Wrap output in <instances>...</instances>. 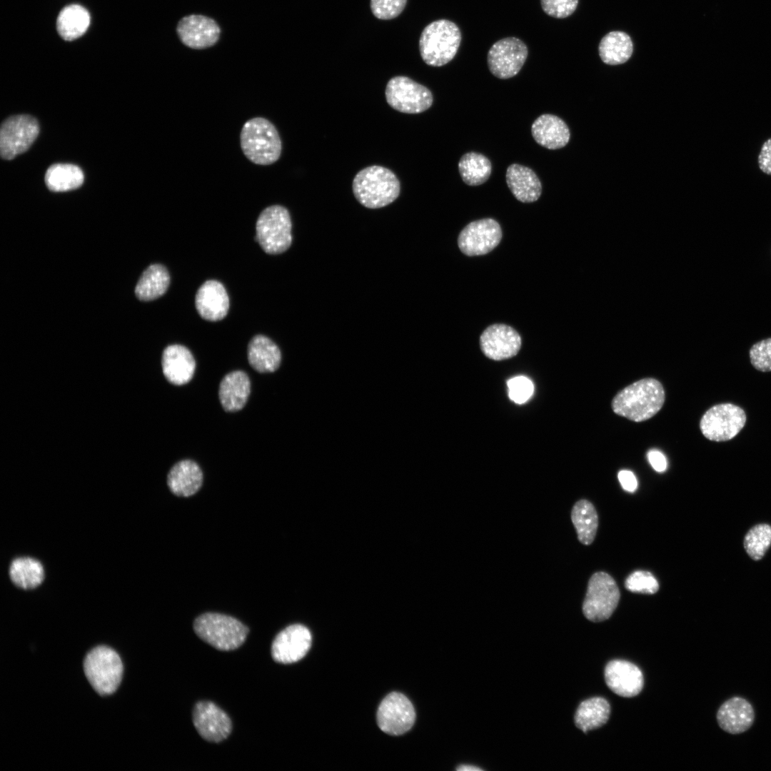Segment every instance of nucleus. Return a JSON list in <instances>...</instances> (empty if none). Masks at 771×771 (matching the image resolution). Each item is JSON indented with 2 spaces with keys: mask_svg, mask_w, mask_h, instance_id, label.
Returning a JSON list of instances; mask_svg holds the SVG:
<instances>
[{
  "mask_svg": "<svg viewBox=\"0 0 771 771\" xmlns=\"http://www.w3.org/2000/svg\"><path fill=\"white\" fill-rule=\"evenodd\" d=\"M752 366L761 372L771 371V338L754 343L749 351Z\"/></svg>",
  "mask_w": 771,
  "mask_h": 771,
  "instance_id": "obj_38",
  "label": "nucleus"
},
{
  "mask_svg": "<svg viewBox=\"0 0 771 771\" xmlns=\"http://www.w3.org/2000/svg\"><path fill=\"white\" fill-rule=\"evenodd\" d=\"M531 133L537 143L551 150L565 146L570 137L564 121L550 114H542L534 121Z\"/></svg>",
  "mask_w": 771,
  "mask_h": 771,
  "instance_id": "obj_23",
  "label": "nucleus"
},
{
  "mask_svg": "<svg viewBox=\"0 0 771 771\" xmlns=\"http://www.w3.org/2000/svg\"><path fill=\"white\" fill-rule=\"evenodd\" d=\"M502 230L493 218H483L468 223L460 231L458 244L460 251L468 256L485 255L500 242Z\"/></svg>",
  "mask_w": 771,
  "mask_h": 771,
  "instance_id": "obj_13",
  "label": "nucleus"
},
{
  "mask_svg": "<svg viewBox=\"0 0 771 771\" xmlns=\"http://www.w3.org/2000/svg\"><path fill=\"white\" fill-rule=\"evenodd\" d=\"M169 283L170 276L167 269L161 264H152L142 273L136 284L135 293L141 301H152L163 295Z\"/></svg>",
  "mask_w": 771,
  "mask_h": 771,
  "instance_id": "obj_30",
  "label": "nucleus"
},
{
  "mask_svg": "<svg viewBox=\"0 0 771 771\" xmlns=\"http://www.w3.org/2000/svg\"><path fill=\"white\" fill-rule=\"evenodd\" d=\"M528 54V47L522 40L513 36L506 37L494 43L489 49L488 66L495 77L510 79L520 71Z\"/></svg>",
  "mask_w": 771,
  "mask_h": 771,
  "instance_id": "obj_12",
  "label": "nucleus"
},
{
  "mask_svg": "<svg viewBox=\"0 0 771 771\" xmlns=\"http://www.w3.org/2000/svg\"><path fill=\"white\" fill-rule=\"evenodd\" d=\"M507 385L509 398L518 404L525 403L533 393V384L525 376H520L512 378L508 381Z\"/></svg>",
  "mask_w": 771,
  "mask_h": 771,
  "instance_id": "obj_40",
  "label": "nucleus"
},
{
  "mask_svg": "<svg viewBox=\"0 0 771 771\" xmlns=\"http://www.w3.org/2000/svg\"><path fill=\"white\" fill-rule=\"evenodd\" d=\"M610 713L608 702L600 697H592L582 702L575 715V725L587 733L605 724Z\"/></svg>",
  "mask_w": 771,
  "mask_h": 771,
  "instance_id": "obj_31",
  "label": "nucleus"
},
{
  "mask_svg": "<svg viewBox=\"0 0 771 771\" xmlns=\"http://www.w3.org/2000/svg\"><path fill=\"white\" fill-rule=\"evenodd\" d=\"M406 3L407 0H371V9L377 19L390 20L402 13Z\"/></svg>",
  "mask_w": 771,
  "mask_h": 771,
  "instance_id": "obj_39",
  "label": "nucleus"
},
{
  "mask_svg": "<svg viewBox=\"0 0 771 771\" xmlns=\"http://www.w3.org/2000/svg\"><path fill=\"white\" fill-rule=\"evenodd\" d=\"M458 170L462 180L468 186H479L490 177L492 166L490 160L477 152L463 154L458 162Z\"/></svg>",
  "mask_w": 771,
  "mask_h": 771,
  "instance_id": "obj_35",
  "label": "nucleus"
},
{
  "mask_svg": "<svg viewBox=\"0 0 771 771\" xmlns=\"http://www.w3.org/2000/svg\"><path fill=\"white\" fill-rule=\"evenodd\" d=\"M89 24V13L78 4H71L64 8L59 14L56 23L59 34L66 41L82 36Z\"/></svg>",
  "mask_w": 771,
  "mask_h": 771,
  "instance_id": "obj_32",
  "label": "nucleus"
},
{
  "mask_svg": "<svg viewBox=\"0 0 771 771\" xmlns=\"http://www.w3.org/2000/svg\"><path fill=\"white\" fill-rule=\"evenodd\" d=\"M250 392L251 382L248 375L242 371H232L220 383L219 400L226 411H238L246 405Z\"/></svg>",
  "mask_w": 771,
  "mask_h": 771,
  "instance_id": "obj_25",
  "label": "nucleus"
},
{
  "mask_svg": "<svg viewBox=\"0 0 771 771\" xmlns=\"http://www.w3.org/2000/svg\"><path fill=\"white\" fill-rule=\"evenodd\" d=\"M195 305L201 318L210 321H217L227 315L229 298L221 283L208 280L198 289Z\"/></svg>",
  "mask_w": 771,
  "mask_h": 771,
  "instance_id": "obj_20",
  "label": "nucleus"
},
{
  "mask_svg": "<svg viewBox=\"0 0 771 771\" xmlns=\"http://www.w3.org/2000/svg\"><path fill=\"white\" fill-rule=\"evenodd\" d=\"M480 346L483 354L493 361L514 357L521 347V338L513 327L495 323L488 326L480 335Z\"/></svg>",
  "mask_w": 771,
  "mask_h": 771,
  "instance_id": "obj_18",
  "label": "nucleus"
},
{
  "mask_svg": "<svg viewBox=\"0 0 771 771\" xmlns=\"http://www.w3.org/2000/svg\"><path fill=\"white\" fill-rule=\"evenodd\" d=\"M743 546L750 558L761 560L771 546V525L760 523L752 526L744 537Z\"/></svg>",
  "mask_w": 771,
  "mask_h": 771,
  "instance_id": "obj_36",
  "label": "nucleus"
},
{
  "mask_svg": "<svg viewBox=\"0 0 771 771\" xmlns=\"http://www.w3.org/2000/svg\"><path fill=\"white\" fill-rule=\"evenodd\" d=\"M456 770H459V771H478V770H482V769H480L478 767H475V766H473V765H460L458 767H457Z\"/></svg>",
  "mask_w": 771,
  "mask_h": 771,
  "instance_id": "obj_45",
  "label": "nucleus"
},
{
  "mask_svg": "<svg viewBox=\"0 0 771 771\" xmlns=\"http://www.w3.org/2000/svg\"><path fill=\"white\" fill-rule=\"evenodd\" d=\"M608 687L616 695L624 697L638 695L643 687L644 679L640 668L621 660L609 662L605 668Z\"/></svg>",
  "mask_w": 771,
  "mask_h": 771,
  "instance_id": "obj_19",
  "label": "nucleus"
},
{
  "mask_svg": "<svg viewBox=\"0 0 771 771\" xmlns=\"http://www.w3.org/2000/svg\"><path fill=\"white\" fill-rule=\"evenodd\" d=\"M176 32L185 46L193 49H204L217 43L221 29L214 19L203 15L191 14L179 20Z\"/></svg>",
  "mask_w": 771,
  "mask_h": 771,
  "instance_id": "obj_17",
  "label": "nucleus"
},
{
  "mask_svg": "<svg viewBox=\"0 0 771 771\" xmlns=\"http://www.w3.org/2000/svg\"><path fill=\"white\" fill-rule=\"evenodd\" d=\"M291 219L288 211L280 205L263 209L256 221V240L268 254H279L291 245Z\"/></svg>",
  "mask_w": 771,
  "mask_h": 771,
  "instance_id": "obj_7",
  "label": "nucleus"
},
{
  "mask_svg": "<svg viewBox=\"0 0 771 771\" xmlns=\"http://www.w3.org/2000/svg\"><path fill=\"white\" fill-rule=\"evenodd\" d=\"M247 353L249 364L259 373L273 372L280 366L281 351L265 336H255L248 343Z\"/></svg>",
  "mask_w": 771,
  "mask_h": 771,
  "instance_id": "obj_27",
  "label": "nucleus"
},
{
  "mask_svg": "<svg viewBox=\"0 0 771 771\" xmlns=\"http://www.w3.org/2000/svg\"><path fill=\"white\" fill-rule=\"evenodd\" d=\"M505 178L508 188L518 201L532 203L540 198L541 182L531 168L513 163L507 168Z\"/></svg>",
  "mask_w": 771,
  "mask_h": 771,
  "instance_id": "obj_24",
  "label": "nucleus"
},
{
  "mask_svg": "<svg viewBox=\"0 0 771 771\" xmlns=\"http://www.w3.org/2000/svg\"><path fill=\"white\" fill-rule=\"evenodd\" d=\"M543 11L550 16L564 19L574 13L578 0H540Z\"/></svg>",
  "mask_w": 771,
  "mask_h": 771,
  "instance_id": "obj_41",
  "label": "nucleus"
},
{
  "mask_svg": "<svg viewBox=\"0 0 771 771\" xmlns=\"http://www.w3.org/2000/svg\"><path fill=\"white\" fill-rule=\"evenodd\" d=\"M312 637L309 630L294 624L281 631L271 645V656L279 663L290 664L302 659L309 650Z\"/></svg>",
  "mask_w": 771,
  "mask_h": 771,
  "instance_id": "obj_16",
  "label": "nucleus"
},
{
  "mask_svg": "<svg viewBox=\"0 0 771 771\" xmlns=\"http://www.w3.org/2000/svg\"><path fill=\"white\" fill-rule=\"evenodd\" d=\"M240 143L245 156L252 163L267 166L278 160L282 144L275 126L263 117L248 120L243 126Z\"/></svg>",
  "mask_w": 771,
  "mask_h": 771,
  "instance_id": "obj_3",
  "label": "nucleus"
},
{
  "mask_svg": "<svg viewBox=\"0 0 771 771\" xmlns=\"http://www.w3.org/2000/svg\"><path fill=\"white\" fill-rule=\"evenodd\" d=\"M648 460L652 467L657 472H663L667 468V460L665 455L656 450H650L647 453Z\"/></svg>",
  "mask_w": 771,
  "mask_h": 771,
  "instance_id": "obj_44",
  "label": "nucleus"
},
{
  "mask_svg": "<svg viewBox=\"0 0 771 771\" xmlns=\"http://www.w3.org/2000/svg\"><path fill=\"white\" fill-rule=\"evenodd\" d=\"M665 399L661 383L655 378L639 380L619 391L611 407L615 413L635 422L653 417L662 408Z\"/></svg>",
  "mask_w": 771,
  "mask_h": 771,
  "instance_id": "obj_1",
  "label": "nucleus"
},
{
  "mask_svg": "<svg viewBox=\"0 0 771 771\" xmlns=\"http://www.w3.org/2000/svg\"><path fill=\"white\" fill-rule=\"evenodd\" d=\"M203 483V473L198 465L191 460L176 463L167 476L171 491L178 496L188 497L195 494Z\"/></svg>",
  "mask_w": 771,
  "mask_h": 771,
  "instance_id": "obj_26",
  "label": "nucleus"
},
{
  "mask_svg": "<svg viewBox=\"0 0 771 771\" xmlns=\"http://www.w3.org/2000/svg\"><path fill=\"white\" fill-rule=\"evenodd\" d=\"M571 519L579 541L583 545H590L598 526V514L593 505L587 500H578L573 507Z\"/></svg>",
  "mask_w": 771,
  "mask_h": 771,
  "instance_id": "obj_33",
  "label": "nucleus"
},
{
  "mask_svg": "<svg viewBox=\"0 0 771 771\" xmlns=\"http://www.w3.org/2000/svg\"><path fill=\"white\" fill-rule=\"evenodd\" d=\"M192 720L200 736L211 742L224 740L232 730L228 715L210 701H200L195 705Z\"/></svg>",
  "mask_w": 771,
  "mask_h": 771,
  "instance_id": "obj_15",
  "label": "nucleus"
},
{
  "mask_svg": "<svg viewBox=\"0 0 771 771\" xmlns=\"http://www.w3.org/2000/svg\"><path fill=\"white\" fill-rule=\"evenodd\" d=\"M385 95L390 107L404 114L422 113L433 101V94L427 87L404 76L391 78L387 83Z\"/></svg>",
  "mask_w": 771,
  "mask_h": 771,
  "instance_id": "obj_10",
  "label": "nucleus"
},
{
  "mask_svg": "<svg viewBox=\"0 0 771 771\" xmlns=\"http://www.w3.org/2000/svg\"><path fill=\"white\" fill-rule=\"evenodd\" d=\"M461 39L460 30L454 22L443 19L430 23L419 39L422 59L430 66L445 65L456 55Z\"/></svg>",
  "mask_w": 771,
  "mask_h": 771,
  "instance_id": "obj_4",
  "label": "nucleus"
},
{
  "mask_svg": "<svg viewBox=\"0 0 771 771\" xmlns=\"http://www.w3.org/2000/svg\"><path fill=\"white\" fill-rule=\"evenodd\" d=\"M601 60L608 65H618L626 62L633 52V44L630 36L622 31H613L605 34L598 46Z\"/></svg>",
  "mask_w": 771,
  "mask_h": 771,
  "instance_id": "obj_28",
  "label": "nucleus"
},
{
  "mask_svg": "<svg viewBox=\"0 0 771 771\" xmlns=\"http://www.w3.org/2000/svg\"><path fill=\"white\" fill-rule=\"evenodd\" d=\"M415 712L411 702L404 695L393 692L381 702L377 712L380 729L389 735H400L414 724Z\"/></svg>",
  "mask_w": 771,
  "mask_h": 771,
  "instance_id": "obj_14",
  "label": "nucleus"
},
{
  "mask_svg": "<svg viewBox=\"0 0 771 771\" xmlns=\"http://www.w3.org/2000/svg\"><path fill=\"white\" fill-rule=\"evenodd\" d=\"M720 727L727 733L745 732L752 725L755 711L751 703L741 697H733L723 702L717 712Z\"/></svg>",
  "mask_w": 771,
  "mask_h": 771,
  "instance_id": "obj_21",
  "label": "nucleus"
},
{
  "mask_svg": "<svg viewBox=\"0 0 771 771\" xmlns=\"http://www.w3.org/2000/svg\"><path fill=\"white\" fill-rule=\"evenodd\" d=\"M352 188L357 201L368 208H379L390 204L400 191L396 175L391 170L377 165L358 171L353 178Z\"/></svg>",
  "mask_w": 771,
  "mask_h": 771,
  "instance_id": "obj_2",
  "label": "nucleus"
},
{
  "mask_svg": "<svg viewBox=\"0 0 771 771\" xmlns=\"http://www.w3.org/2000/svg\"><path fill=\"white\" fill-rule=\"evenodd\" d=\"M84 179L81 169L73 164L51 165L45 174L48 188L54 192L67 191L80 187Z\"/></svg>",
  "mask_w": 771,
  "mask_h": 771,
  "instance_id": "obj_34",
  "label": "nucleus"
},
{
  "mask_svg": "<svg viewBox=\"0 0 771 771\" xmlns=\"http://www.w3.org/2000/svg\"><path fill=\"white\" fill-rule=\"evenodd\" d=\"M625 588L633 593L654 594L659 590V584L653 575L645 570H636L625 581Z\"/></svg>",
  "mask_w": 771,
  "mask_h": 771,
  "instance_id": "obj_37",
  "label": "nucleus"
},
{
  "mask_svg": "<svg viewBox=\"0 0 771 771\" xmlns=\"http://www.w3.org/2000/svg\"><path fill=\"white\" fill-rule=\"evenodd\" d=\"M747 420L745 410L735 404L724 403L710 408L702 416L700 429L708 440L725 442L735 438Z\"/></svg>",
  "mask_w": 771,
  "mask_h": 771,
  "instance_id": "obj_8",
  "label": "nucleus"
},
{
  "mask_svg": "<svg viewBox=\"0 0 771 771\" xmlns=\"http://www.w3.org/2000/svg\"><path fill=\"white\" fill-rule=\"evenodd\" d=\"M9 575L16 587L29 590L40 585L44 580L45 573L39 560L31 557H19L11 561Z\"/></svg>",
  "mask_w": 771,
  "mask_h": 771,
  "instance_id": "obj_29",
  "label": "nucleus"
},
{
  "mask_svg": "<svg viewBox=\"0 0 771 771\" xmlns=\"http://www.w3.org/2000/svg\"><path fill=\"white\" fill-rule=\"evenodd\" d=\"M39 133V124L31 116L21 114L8 118L0 129L1 157L11 160L25 152L36 140Z\"/></svg>",
  "mask_w": 771,
  "mask_h": 771,
  "instance_id": "obj_11",
  "label": "nucleus"
},
{
  "mask_svg": "<svg viewBox=\"0 0 771 771\" xmlns=\"http://www.w3.org/2000/svg\"><path fill=\"white\" fill-rule=\"evenodd\" d=\"M757 161L760 169L764 173L771 176V138L763 143Z\"/></svg>",
  "mask_w": 771,
  "mask_h": 771,
  "instance_id": "obj_42",
  "label": "nucleus"
},
{
  "mask_svg": "<svg viewBox=\"0 0 771 771\" xmlns=\"http://www.w3.org/2000/svg\"><path fill=\"white\" fill-rule=\"evenodd\" d=\"M620 594L615 580L605 572L594 573L583 604L585 618L593 622L608 619L618 606Z\"/></svg>",
  "mask_w": 771,
  "mask_h": 771,
  "instance_id": "obj_9",
  "label": "nucleus"
},
{
  "mask_svg": "<svg viewBox=\"0 0 771 771\" xmlns=\"http://www.w3.org/2000/svg\"><path fill=\"white\" fill-rule=\"evenodd\" d=\"M84 670L93 688L101 695H108L114 693L120 685L123 664L116 651L106 646H99L86 656Z\"/></svg>",
  "mask_w": 771,
  "mask_h": 771,
  "instance_id": "obj_6",
  "label": "nucleus"
},
{
  "mask_svg": "<svg viewBox=\"0 0 771 771\" xmlns=\"http://www.w3.org/2000/svg\"><path fill=\"white\" fill-rule=\"evenodd\" d=\"M618 480L623 488L628 492H633L638 486L637 479L630 470H622L618 473Z\"/></svg>",
  "mask_w": 771,
  "mask_h": 771,
  "instance_id": "obj_43",
  "label": "nucleus"
},
{
  "mask_svg": "<svg viewBox=\"0 0 771 771\" xmlns=\"http://www.w3.org/2000/svg\"><path fill=\"white\" fill-rule=\"evenodd\" d=\"M161 366L167 381L176 386L188 383L196 369V362L191 351L178 344L170 345L164 349Z\"/></svg>",
  "mask_w": 771,
  "mask_h": 771,
  "instance_id": "obj_22",
  "label": "nucleus"
},
{
  "mask_svg": "<svg viewBox=\"0 0 771 771\" xmlns=\"http://www.w3.org/2000/svg\"><path fill=\"white\" fill-rule=\"evenodd\" d=\"M193 630L202 640L223 651L238 648L249 632L248 627L238 620L216 613H203L196 618Z\"/></svg>",
  "mask_w": 771,
  "mask_h": 771,
  "instance_id": "obj_5",
  "label": "nucleus"
}]
</instances>
